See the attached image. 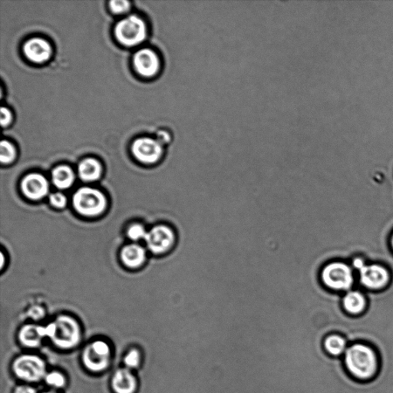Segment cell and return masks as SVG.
<instances>
[{
  "instance_id": "6da1fadb",
  "label": "cell",
  "mask_w": 393,
  "mask_h": 393,
  "mask_svg": "<svg viewBox=\"0 0 393 393\" xmlns=\"http://www.w3.org/2000/svg\"><path fill=\"white\" fill-rule=\"evenodd\" d=\"M342 358L345 369L358 381H372L381 368V358L377 350L367 343L349 344Z\"/></svg>"
},
{
  "instance_id": "7a4b0ae2",
  "label": "cell",
  "mask_w": 393,
  "mask_h": 393,
  "mask_svg": "<svg viewBox=\"0 0 393 393\" xmlns=\"http://www.w3.org/2000/svg\"><path fill=\"white\" fill-rule=\"evenodd\" d=\"M46 336L60 349H72L77 346L81 339L79 324L70 316H59L46 327Z\"/></svg>"
},
{
  "instance_id": "3957f363",
  "label": "cell",
  "mask_w": 393,
  "mask_h": 393,
  "mask_svg": "<svg viewBox=\"0 0 393 393\" xmlns=\"http://www.w3.org/2000/svg\"><path fill=\"white\" fill-rule=\"evenodd\" d=\"M73 206L80 215L88 217L98 216L106 208V198L102 192L91 188H82L75 193Z\"/></svg>"
},
{
  "instance_id": "277c9868",
  "label": "cell",
  "mask_w": 393,
  "mask_h": 393,
  "mask_svg": "<svg viewBox=\"0 0 393 393\" xmlns=\"http://www.w3.org/2000/svg\"><path fill=\"white\" fill-rule=\"evenodd\" d=\"M115 36L124 45L133 46L140 44L146 37V24L140 18L131 16L116 25Z\"/></svg>"
},
{
  "instance_id": "5b68a950",
  "label": "cell",
  "mask_w": 393,
  "mask_h": 393,
  "mask_svg": "<svg viewBox=\"0 0 393 393\" xmlns=\"http://www.w3.org/2000/svg\"><path fill=\"white\" fill-rule=\"evenodd\" d=\"M12 370L18 378L26 382H38L46 376L45 362L34 355L18 357L13 363Z\"/></svg>"
},
{
  "instance_id": "8992f818",
  "label": "cell",
  "mask_w": 393,
  "mask_h": 393,
  "mask_svg": "<svg viewBox=\"0 0 393 393\" xmlns=\"http://www.w3.org/2000/svg\"><path fill=\"white\" fill-rule=\"evenodd\" d=\"M82 361L88 370L95 372L105 370L111 361V349L104 341H95L85 348Z\"/></svg>"
},
{
  "instance_id": "52a82bcc",
  "label": "cell",
  "mask_w": 393,
  "mask_h": 393,
  "mask_svg": "<svg viewBox=\"0 0 393 393\" xmlns=\"http://www.w3.org/2000/svg\"><path fill=\"white\" fill-rule=\"evenodd\" d=\"M321 278L324 285L334 289H349L353 285L350 268L343 263L329 264L323 268Z\"/></svg>"
},
{
  "instance_id": "ba28073f",
  "label": "cell",
  "mask_w": 393,
  "mask_h": 393,
  "mask_svg": "<svg viewBox=\"0 0 393 393\" xmlns=\"http://www.w3.org/2000/svg\"><path fill=\"white\" fill-rule=\"evenodd\" d=\"M148 249L156 254L169 251L175 241V234L171 227L158 225L147 233L146 239Z\"/></svg>"
},
{
  "instance_id": "9c48e42d",
  "label": "cell",
  "mask_w": 393,
  "mask_h": 393,
  "mask_svg": "<svg viewBox=\"0 0 393 393\" xmlns=\"http://www.w3.org/2000/svg\"><path fill=\"white\" fill-rule=\"evenodd\" d=\"M133 153L137 160L146 164H153L162 157V144L157 140L142 137L133 143Z\"/></svg>"
},
{
  "instance_id": "30bf717a",
  "label": "cell",
  "mask_w": 393,
  "mask_h": 393,
  "mask_svg": "<svg viewBox=\"0 0 393 393\" xmlns=\"http://www.w3.org/2000/svg\"><path fill=\"white\" fill-rule=\"evenodd\" d=\"M134 65L143 77H153L160 70V59L154 51L144 49L135 55Z\"/></svg>"
},
{
  "instance_id": "8fae6325",
  "label": "cell",
  "mask_w": 393,
  "mask_h": 393,
  "mask_svg": "<svg viewBox=\"0 0 393 393\" xmlns=\"http://www.w3.org/2000/svg\"><path fill=\"white\" fill-rule=\"evenodd\" d=\"M23 194L32 200L44 198L49 192V183L40 174L33 173L26 176L21 184Z\"/></svg>"
},
{
  "instance_id": "7c38bea8",
  "label": "cell",
  "mask_w": 393,
  "mask_h": 393,
  "mask_svg": "<svg viewBox=\"0 0 393 393\" xmlns=\"http://www.w3.org/2000/svg\"><path fill=\"white\" fill-rule=\"evenodd\" d=\"M362 284L370 289L383 287L389 280V274L385 269L379 265L365 266L360 269Z\"/></svg>"
},
{
  "instance_id": "4fadbf2b",
  "label": "cell",
  "mask_w": 393,
  "mask_h": 393,
  "mask_svg": "<svg viewBox=\"0 0 393 393\" xmlns=\"http://www.w3.org/2000/svg\"><path fill=\"white\" fill-rule=\"evenodd\" d=\"M24 52L26 57L34 63H44L50 57L51 47L46 40L34 38L26 44Z\"/></svg>"
},
{
  "instance_id": "5bb4252c",
  "label": "cell",
  "mask_w": 393,
  "mask_h": 393,
  "mask_svg": "<svg viewBox=\"0 0 393 393\" xmlns=\"http://www.w3.org/2000/svg\"><path fill=\"white\" fill-rule=\"evenodd\" d=\"M349 346L347 338L337 333L329 334L322 341L324 352L334 358H343Z\"/></svg>"
},
{
  "instance_id": "9a60e30c",
  "label": "cell",
  "mask_w": 393,
  "mask_h": 393,
  "mask_svg": "<svg viewBox=\"0 0 393 393\" xmlns=\"http://www.w3.org/2000/svg\"><path fill=\"white\" fill-rule=\"evenodd\" d=\"M112 386L115 393H134L137 387L136 378L128 369H120L113 377Z\"/></svg>"
},
{
  "instance_id": "2e32d148",
  "label": "cell",
  "mask_w": 393,
  "mask_h": 393,
  "mask_svg": "<svg viewBox=\"0 0 393 393\" xmlns=\"http://www.w3.org/2000/svg\"><path fill=\"white\" fill-rule=\"evenodd\" d=\"M46 337V327L26 325L19 331V341L27 347H37Z\"/></svg>"
},
{
  "instance_id": "e0dca14e",
  "label": "cell",
  "mask_w": 393,
  "mask_h": 393,
  "mask_svg": "<svg viewBox=\"0 0 393 393\" xmlns=\"http://www.w3.org/2000/svg\"><path fill=\"white\" fill-rule=\"evenodd\" d=\"M123 263L132 268L141 266L146 258V252L137 245H130L123 248L121 253Z\"/></svg>"
},
{
  "instance_id": "ac0fdd59",
  "label": "cell",
  "mask_w": 393,
  "mask_h": 393,
  "mask_svg": "<svg viewBox=\"0 0 393 393\" xmlns=\"http://www.w3.org/2000/svg\"><path fill=\"white\" fill-rule=\"evenodd\" d=\"M78 171L82 181L93 182L99 178L102 167L98 161L88 158L79 164Z\"/></svg>"
},
{
  "instance_id": "d6986e66",
  "label": "cell",
  "mask_w": 393,
  "mask_h": 393,
  "mask_svg": "<svg viewBox=\"0 0 393 393\" xmlns=\"http://www.w3.org/2000/svg\"><path fill=\"white\" fill-rule=\"evenodd\" d=\"M52 183L61 190L70 188L75 181V175L73 170L68 166H59L52 171Z\"/></svg>"
},
{
  "instance_id": "ffe728a7",
  "label": "cell",
  "mask_w": 393,
  "mask_h": 393,
  "mask_svg": "<svg viewBox=\"0 0 393 393\" xmlns=\"http://www.w3.org/2000/svg\"><path fill=\"white\" fill-rule=\"evenodd\" d=\"M365 306L363 296L358 292H349L343 299V307L352 315L361 314Z\"/></svg>"
},
{
  "instance_id": "44dd1931",
  "label": "cell",
  "mask_w": 393,
  "mask_h": 393,
  "mask_svg": "<svg viewBox=\"0 0 393 393\" xmlns=\"http://www.w3.org/2000/svg\"><path fill=\"white\" fill-rule=\"evenodd\" d=\"M15 149L8 141H2L0 144V161L3 164H9L15 160Z\"/></svg>"
},
{
  "instance_id": "7402d4cb",
  "label": "cell",
  "mask_w": 393,
  "mask_h": 393,
  "mask_svg": "<svg viewBox=\"0 0 393 393\" xmlns=\"http://www.w3.org/2000/svg\"><path fill=\"white\" fill-rule=\"evenodd\" d=\"M46 382L48 385L55 388H61L66 385L64 376L59 372H51L45 376Z\"/></svg>"
},
{
  "instance_id": "603a6c76",
  "label": "cell",
  "mask_w": 393,
  "mask_h": 393,
  "mask_svg": "<svg viewBox=\"0 0 393 393\" xmlns=\"http://www.w3.org/2000/svg\"><path fill=\"white\" fill-rule=\"evenodd\" d=\"M141 362V354L139 350L131 349L124 358V363L128 370L135 369L139 367Z\"/></svg>"
},
{
  "instance_id": "cb8c5ba5",
  "label": "cell",
  "mask_w": 393,
  "mask_h": 393,
  "mask_svg": "<svg viewBox=\"0 0 393 393\" xmlns=\"http://www.w3.org/2000/svg\"><path fill=\"white\" fill-rule=\"evenodd\" d=\"M128 237L133 240H139L141 239H146L147 236V232L144 227L139 224H135L130 226L128 230Z\"/></svg>"
},
{
  "instance_id": "d4e9b609",
  "label": "cell",
  "mask_w": 393,
  "mask_h": 393,
  "mask_svg": "<svg viewBox=\"0 0 393 393\" xmlns=\"http://www.w3.org/2000/svg\"><path fill=\"white\" fill-rule=\"evenodd\" d=\"M50 201L51 204L57 209H64L67 204V199L61 193H54L50 196Z\"/></svg>"
},
{
  "instance_id": "484cf974",
  "label": "cell",
  "mask_w": 393,
  "mask_h": 393,
  "mask_svg": "<svg viewBox=\"0 0 393 393\" xmlns=\"http://www.w3.org/2000/svg\"><path fill=\"white\" fill-rule=\"evenodd\" d=\"M129 8L130 3L126 0H113L110 2V8L115 13L125 12L128 10Z\"/></svg>"
},
{
  "instance_id": "4316f807",
  "label": "cell",
  "mask_w": 393,
  "mask_h": 393,
  "mask_svg": "<svg viewBox=\"0 0 393 393\" xmlns=\"http://www.w3.org/2000/svg\"><path fill=\"white\" fill-rule=\"evenodd\" d=\"M11 119H12V116L10 110L3 107L1 108V118H0L2 126H8V124L10 122Z\"/></svg>"
},
{
  "instance_id": "83f0119b",
  "label": "cell",
  "mask_w": 393,
  "mask_h": 393,
  "mask_svg": "<svg viewBox=\"0 0 393 393\" xmlns=\"http://www.w3.org/2000/svg\"><path fill=\"white\" fill-rule=\"evenodd\" d=\"M171 140V137L167 132H164V131H161V132L157 133V140L160 142L162 146L164 144L169 142Z\"/></svg>"
},
{
  "instance_id": "f1b7e54d",
  "label": "cell",
  "mask_w": 393,
  "mask_h": 393,
  "mask_svg": "<svg viewBox=\"0 0 393 393\" xmlns=\"http://www.w3.org/2000/svg\"><path fill=\"white\" fill-rule=\"evenodd\" d=\"M30 316L33 319H39L41 317L44 316V309H41L40 307H34L30 310Z\"/></svg>"
},
{
  "instance_id": "f546056e",
  "label": "cell",
  "mask_w": 393,
  "mask_h": 393,
  "mask_svg": "<svg viewBox=\"0 0 393 393\" xmlns=\"http://www.w3.org/2000/svg\"><path fill=\"white\" fill-rule=\"evenodd\" d=\"M15 393H37V390L30 385H19Z\"/></svg>"
},
{
  "instance_id": "4dcf8cb0",
  "label": "cell",
  "mask_w": 393,
  "mask_h": 393,
  "mask_svg": "<svg viewBox=\"0 0 393 393\" xmlns=\"http://www.w3.org/2000/svg\"><path fill=\"white\" fill-rule=\"evenodd\" d=\"M364 265L363 261V260L360 259V258H356L354 260V266L358 269V270H360V269Z\"/></svg>"
},
{
  "instance_id": "1f68e13d",
  "label": "cell",
  "mask_w": 393,
  "mask_h": 393,
  "mask_svg": "<svg viewBox=\"0 0 393 393\" xmlns=\"http://www.w3.org/2000/svg\"><path fill=\"white\" fill-rule=\"evenodd\" d=\"M44 393H57V392H53V391H49V392H44Z\"/></svg>"
},
{
  "instance_id": "d6a6232c",
  "label": "cell",
  "mask_w": 393,
  "mask_h": 393,
  "mask_svg": "<svg viewBox=\"0 0 393 393\" xmlns=\"http://www.w3.org/2000/svg\"><path fill=\"white\" fill-rule=\"evenodd\" d=\"M392 246H393V238H392Z\"/></svg>"
}]
</instances>
